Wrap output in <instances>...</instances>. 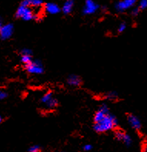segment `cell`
I'll use <instances>...</instances> for the list:
<instances>
[{
	"instance_id": "cell-22",
	"label": "cell",
	"mask_w": 147,
	"mask_h": 152,
	"mask_svg": "<svg viewBox=\"0 0 147 152\" xmlns=\"http://www.w3.org/2000/svg\"><path fill=\"white\" fill-rule=\"evenodd\" d=\"M29 151L30 152H40V148L39 145H33L29 149Z\"/></svg>"
},
{
	"instance_id": "cell-20",
	"label": "cell",
	"mask_w": 147,
	"mask_h": 152,
	"mask_svg": "<svg viewBox=\"0 0 147 152\" xmlns=\"http://www.w3.org/2000/svg\"><path fill=\"white\" fill-rule=\"evenodd\" d=\"M8 96H9V94H8V93L6 91H4V90H1L0 91V100H6L8 97Z\"/></svg>"
},
{
	"instance_id": "cell-7",
	"label": "cell",
	"mask_w": 147,
	"mask_h": 152,
	"mask_svg": "<svg viewBox=\"0 0 147 152\" xmlns=\"http://www.w3.org/2000/svg\"><path fill=\"white\" fill-rule=\"evenodd\" d=\"M115 137L116 140L119 141H122V143H124L126 146H130L132 144V138L130 137L128 134H126L125 131H122V130L116 129L114 132Z\"/></svg>"
},
{
	"instance_id": "cell-12",
	"label": "cell",
	"mask_w": 147,
	"mask_h": 152,
	"mask_svg": "<svg viewBox=\"0 0 147 152\" xmlns=\"http://www.w3.org/2000/svg\"><path fill=\"white\" fill-rule=\"evenodd\" d=\"M21 5L29 6V7L40 8L43 5V1L42 0H23Z\"/></svg>"
},
{
	"instance_id": "cell-13",
	"label": "cell",
	"mask_w": 147,
	"mask_h": 152,
	"mask_svg": "<svg viewBox=\"0 0 147 152\" xmlns=\"http://www.w3.org/2000/svg\"><path fill=\"white\" fill-rule=\"evenodd\" d=\"M103 97L106 100H109V101H115L119 97L118 93L116 91H110L104 94Z\"/></svg>"
},
{
	"instance_id": "cell-5",
	"label": "cell",
	"mask_w": 147,
	"mask_h": 152,
	"mask_svg": "<svg viewBox=\"0 0 147 152\" xmlns=\"http://www.w3.org/2000/svg\"><path fill=\"white\" fill-rule=\"evenodd\" d=\"M137 0H121L115 5V10L118 12H124L135 7Z\"/></svg>"
},
{
	"instance_id": "cell-21",
	"label": "cell",
	"mask_w": 147,
	"mask_h": 152,
	"mask_svg": "<svg viewBox=\"0 0 147 152\" xmlns=\"http://www.w3.org/2000/svg\"><path fill=\"white\" fill-rule=\"evenodd\" d=\"M20 54H26V55H33V51L29 48H23L20 51Z\"/></svg>"
},
{
	"instance_id": "cell-6",
	"label": "cell",
	"mask_w": 147,
	"mask_h": 152,
	"mask_svg": "<svg viewBox=\"0 0 147 152\" xmlns=\"http://www.w3.org/2000/svg\"><path fill=\"white\" fill-rule=\"evenodd\" d=\"M99 8V5L94 0H86L82 8V14L86 15H92L96 13Z\"/></svg>"
},
{
	"instance_id": "cell-3",
	"label": "cell",
	"mask_w": 147,
	"mask_h": 152,
	"mask_svg": "<svg viewBox=\"0 0 147 152\" xmlns=\"http://www.w3.org/2000/svg\"><path fill=\"white\" fill-rule=\"evenodd\" d=\"M24 67L29 74H33V75H41L45 71L44 66L42 64V61L37 59L36 60L33 59L30 64L24 66Z\"/></svg>"
},
{
	"instance_id": "cell-8",
	"label": "cell",
	"mask_w": 147,
	"mask_h": 152,
	"mask_svg": "<svg viewBox=\"0 0 147 152\" xmlns=\"http://www.w3.org/2000/svg\"><path fill=\"white\" fill-rule=\"evenodd\" d=\"M127 121L129 124L132 129L136 130V131H140L142 127L141 121L137 116L133 114H129L127 115Z\"/></svg>"
},
{
	"instance_id": "cell-16",
	"label": "cell",
	"mask_w": 147,
	"mask_h": 152,
	"mask_svg": "<svg viewBox=\"0 0 147 152\" xmlns=\"http://www.w3.org/2000/svg\"><path fill=\"white\" fill-rule=\"evenodd\" d=\"M33 55H26V54H20V62L24 66L28 65L33 61Z\"/></svg>"
},
{
	"instance_id": "cell-11",
	"label": "cell",
	"mask_w": 147,
	"mask_h": 152,
	"mask_svg": "<svg viewBox=\"0 0 147 152\" xmlns=\"http://www.w3.org/2000/svg\"><path fill=\"white\" fill-rule=\"evenodd\" d=\"M73 7H74L73 0H66L61 7L62 12L64 15H69V14H70L73 12Z\"/></svg>"
},
{
	"instance_id": "cell-9",
	"label": "cell",
	"mask_w": 147,
	"mask_h": 152,
	"mask_svg": "<svg viewBox=\"0 0 147 152\" xmlns=\"http://www.w3.org/2000/svg\"><path fill=\"white\" fill-rule=\"evenodd\" d=\"M44 10L47 13L50 15H57L60 12H62L61 8L59 5L54 2H47L44 5Z\"/></svg>"
},
{
	"instance_id": "cell-15",
	"label": "cell",
	"mask_w": 147,
	"mask_h": 152,
	"mask_svg": "<svg viewBox=\"0 0 147 152\" xmlns=\"http://www.w3.org/2000/svg\"><path fill=\"white\" fill-rule=\"evenodd\" d=\"M53 96H54V94L52 91H47V92L45 93L44 94L42 95V97L40 98V103L44 105V104H46L48 101H49V100H51Z\"/></svg>"
},
{
	"instance_id": "cell-24",
	"label": "cell",
	"mask_w": 147,
	"mask_h": 152,
	"mask_svg": "<svg viewBox=\"0 0 147 152\" xmlns=\"http://www.w3.org/2000/svg\"><path fill=\"white\" fill-rule=\"evenodd\" d=\"M29 152H30V151H29Z\"/></svg>"
},
{
	"instance_id": "cell-14",
	"label": "cell",
	"mask_w": 147,
	"mask_h": 152,
	"mask_svg": "<svg viewBox=\"0 0 147 152\" xmlns=\"http://www.w3.org/2000/svg\"><path fill=\"white\" fill-rule=\"evenodd\" d=\"M58 105H59V100H58L57 98H55V96H53L49 101H48L46 104H44L45 108L47 109V110H54V109L57 107Z\"/></svg>"
},
{
	"instance_id": "cell-2",
	"label": "cell",
	"mask_w": 147,
	"mask_h": 152,
	"mask_svg": "<svg viewBox=\"0 0 147 152\" xmlns=\"http://www.w3.org/2000/svg\"><path fill=\"white\" fill-rule=\"evenodd\" d=\"M15 15L17 19H20L25 22H29L34 20V19H37V14L35 13V12L31 9V7L23 6L21 4L18 7Z\"/></svg>"
},
{
	"instance_id": "cell-23",
	"label": "cell",
	"mask_w": 147,
	"mask_h": 152,
	"mask_svg": "<svg viewBox=\"0 0 147 152\" xmlns=\"http://www.w3.org/2000/svg\"><path fill=\"white\" fill-rule=\"evenodd\" d=\"M92 149V146L91 145H89V144L85 145L84 146H83V150H84L85 151H91Z\"/></svg>"
},
{
	"instance_id": "cell-17",
	"label": "cell",
	"mask_w": 147,
	"mask_h": 152,
	"mask_svg": "<svg viewBox=\"0 0 147 152\" xmlns=\"http://www.w3.org/2000/svg\"><path fill=\"white\" fill-rule=\"evenodd\" d=\"M127 29V24H126L125 22H122L121 23H119V25L118 26V28H117V31H118L119 33H122L123 32L126 30Z\"/></svg>"
},
{
	"instance_id": "cell-10",
	"label": "cell",
	"mask_w": 147,
	"mask_h": 152,
	"mask_svg": "<svg viewBox=\"0 0 147 152\" xmlns=\"http://www.w3.org/2000/svg\"><path fill=\"white\" fill-rule=\"evenodd\" d=\"M66 83L70 87H78L82 84V81L79 76L76 75V74H71L67 77Z\"/></svg>"
},
{
	"instance_id": "cell-18",
	"label": "cell",
	"mask_w": 147,
	"mask_h": 152,
	"mask_svg": "<svg viewBox=\"0 0 147 152\" xmlns=\"http://www.w3.org/2000/svg\"><path fill=\"white\" fill-rule=\"evenodd\" d=\"M138 6L141 10H144L147 9V0H140Z\"/></svg>"
},
{
	"instance_id": "cell-1",
	"label": "cell",
	"mask_w": 147,
	"mask_h": 152,
	"mask_svg": "<svg viewBox=\"0 0 147 152\" xmlns=\"http://www.w3.org/2000/svg\"><path fill=\"white\" fill-rule=\"evenodd\" d=\"M118 126V119L114 114H109L104 116L103 118L93 123V130L96 133H106L114 130Z\"/></svg>"
},
{
	"instance_id": "cell-19",
	"label": "cell",
	"mask_w": 147,
	"mask_h": 152,
	"mask_svg": "<svg viewBox=\"0 0 147 152\" xmlns=\"http://www.w3.org/2000/svg\"><path fill=\"white\" fill-rule=\"evenodd\" d=\"M140 11H141V10L139 8V6H135V7H133L132 10H131V14H132V15H133V16H137V15L140 14Z\"/></svg>"
},
{
	"instance_id": "cell-4",
	"label": "cell",
	"mask_w": 147,
	"mask_h": 152,
	"mask_svg": "<svg viewBox=\"0 0 147 152\" xmlns=\"http://www.w3.org/2000/svg\"><path fill=\"white\" fill-rule=\"evenodd\" d=\"M14 33V26L12 23H4L3 19L0 20V39L7 40L12 37Z\"/></svg>"
}]
</instances>
